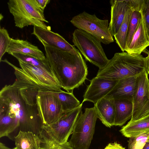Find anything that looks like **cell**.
I'll return each mask as SVG.
<instances>
[{
	"label": "cell",
	"mask_w": 149,
	"mask_h": 149,
	"mask_svg": "<svg viewBox=\"0 0 149 149\" xmlns=\"http://www.w3.org/2000/svg\"><path fill=\"white\" fill-rule=\"evenodd\" d=\"M46 59L62 88L68 92L87 79L88 68L80 52H70L44 46Z\"/></svg>",
	"instance_id": "obj_1"
},
{
	"label": "cell",
	"mask_w": 149,
	"mask_h": 149,
	"mask_svg": "<svg viewBox=\"0 0 149 149\" xmlns=\"http://www.w3.org/2000/svg\"><path fill=\"white\" fill-rule=\"evenodd\" d=\"M0 113L12 118L19 131L31 132L39 135L43 125L37 105H29L25 102L19 88L6 85L0 91Z\"/></svg>",
	"instance_id": "obj_2"
},
{
	"label": "cell",
	"mask_w": 149,
	"mask_h": 149,
	"mask_svg": "<svg viewBox=\"0 0 149 149\" xmlns=\"http://www.w3.org/2000/svg\"><path fill=\"white\" fill-rule=\"evenodd\" d=\"M1 61L14 70L16 79L12 85L13 87L19 88H29L41 91L58 92L63 91L58 81L53 73L20 61H18L20 68L6 59Z\"/></svg>",
	"instance_id": "obj_3"
},
{
	"label": "cell",
	"mask_w": 149,
	"mask_h": 149,
	"mask_svg": "<svg viewBox=\"0 0 149 149\" xmlns=\"http://www.w3.org/2000/svg\"><path fill=\"white\" fill-rule=\"evenodd\" d=\"M147 57L130 54L126 52L115 53L103 68L99 69L96 76L113 81H118L137 76L146 70Z\"/></svg>",
	"instance_id": "obj_4"
},
{
	"label": "cell",
	"mask_w": 149,
	"mask_h": 149,
	"mask_svg": "<svg viewBox=\"0 0 149 149\" xmlns=\"http://www.w3.org/2000/svg\"><path fill=\"white\" fill-rule=\"evenodd\" d=\"M7 4L16 26L22 29L32 25L51 30V27L45 23L49 22L45 17L44 11L36 0H9Z\"/></svg>",
	"instance_id": "obj_5"
},
{
	"label": "cell",
	"mask_w": 149,
	"mask_h": 149,
	"mask_svg": "<svg viewBox=\"0 0 149 149\" xmlns=\"http://www.w3.org/2000/svg\"><path fill=\"white\" fill-rule=\"evenodd\" d=\"M82 103L75 109L65 112L55 123L47 125H43L39 135L42 142H52L61 144L67 142L82 111Z\"/></svg>",
	"instance_id": "obj_6"
},
{
	"label": "cell",
	"mask_w": 149,
	"mask_h": 149,
	"mask_svg": "<svg viewBox=\"0 0 149 149\" xmlns=\"http://www.w3.org/2000/svg\"><path fill=\"white\" fill-rule=\"evenodd\" d=\"M72 42L86 60L97 67L104 68L109 60L107 57L101 44L97 38L79 29L72 34Z\"/></svg>",
	"instance_id": "obj_7"
},
{
	"label": "cell",
	"mask_w": 149,
	"mask_h": 149,
	"mask_svg": "<svg viewBox=\"0 0 149 149\" xmlns=\"http://www.w3.org/2000/svg\"><path fill=\"white\" fill-rule=\"evenodd\" d=\"M97 114L94 107L81 112L69 142L74 149H88L94 133Z\"/></svg>",
	"instance_id": "obj_8"
},
{
	"label": "cell",
	"mask_w": 149,
	"mask_h": 149,
	"mask_svg": "<svg viewBox=\"0 0 149 149\" xmlns=\"http://www.w3.org/2000/svg\"><path fill=\"white\" fill-rule=\"evenodd\" d=\"M70 22L78 29L93 36L105 45L114 41L108 19H100L95 14L84 11L73 17Z\"/></svg>",
	"instance_id": "obj_9"
},
{
	"label": "cell",
	"mask_w": 149,
	"mask_h": 149,
	"mask_svg": "<svg viewBox=\"0 0 149 149\" xmlns=\"http://www.w3.org/2000/svg\"><path fill=\"white\" fill-rule=\"evenodd\" d=\"M37 101L38 111L43 125L55 123L65 113L59 100L52 92L39 91Z\"/></svg>",
	"instance_id": "obj_10"
},
{
	"label": "cell",
	"mask_w": 149,
	"mask_h": 149,
	"mask_svg": "<svg viewBox=\"0 0 149 149\" xmlns=\"http://www.w3.org/2000/svg\"><path fill=\"white\" fill-rule=\"evenodd\" d=\"M137 88L132 100L133 112L130 122L138 120L149 115V79L146 70L137 76Z\"/></svg>",
	"instance_id": "obj_11"
},
{
	"label": "cell",
	"mask_w": 149,
	"mask_h": 149,
	"mask_svg": "<svg viewBox=\"0 0 149 149\" xmlns=\"http://www.w3.org/2000/svg\"><path fill=\"white\" fill-rule=\"evenodd\" d=\"M31 34L35 36L44 46H48L70 52L77 53L79 52L60 35L51 30L34 26Z\"/></svg>",
	"instance_id": "obj_12"
},
{
	"label": "cell",
	"mask_w": 149,
	"mask_h": 149,
	"mask_svg": "<svg viewBox=\"0 0 149 149\" xmlns=\"http://www.w3.org/2000/svg\"><path fill=\"white\" fill-rule=\"evenodd\" d=\"M90 81V84L87 86L84 94L82 103L89 101L95 104L107 95L118 81L96 77Z\"/></svg>",
	"instance_id": "obj_13"
},
{
	"label": "cell",
	"mask_w": 149,
	"mask_h": 149,
	"mask_svg": "<svg viewBox=\"0 0 149 149\" xmlns=\"http://www.w3.org/2000/svg\"><path fill=\"white\" fill-rule=\"evenodd\" d=\"M98 118L103 124L108 127L114 126L115 115L114 98L107 95L94 104Z\"/></svg>",
	"instance_id": "obj_14"
},
{
	"label": "cell",
	"mask_w": 149,
	"mask_h": 149,
	"mask_svg": "<svg viewBox=\"0 0 149 149\" xmlns=\"http://www.w3.org/2000/svg\"><path fill=\"white\" fill-rule=\"evenodd\" d=\"M123 79L118 81L107 95L114 99H125L132 100L137 86V76Z\"/></svg>",
	"instance_id": "obj_15"
},
{
	"label": "cell",
	"mask_w": 149,
	"mask_h": 149,
	"mask_svg": "<svg viewBox=\"0 0 149 149\" xmlns=\"http://www.w3.org/2000/svg\"><path fill=\"white\" fill-rule=\"evenodd\" d=\"M111 19L109 27L113 36L118 32L125 14L130 8L125 0H111Z\"/></svg>",
	"instance_id": "obj_16"
},
{
	"label": "cell",
	"mask_w": 149,
	"mask_h": 149,
	"mask_svg": "<svg viewBox=\"0 0 149 149\" xmlns=\"http://www.w3.org/2000/svg\"><path fill=\"white\" fill-rule=\"evenodd\" d=\"M6 52L11 54L19 53L29 55L42 60H46L45 56L38 47L26 40L12 38Z\"/></svg>",
	"instance_id": "obj_17"
},
{
	"label": "cell",
	"mask_w": 149,
	"mask_h": 149,
	"mask_svg": "<svg viewBox=\"0 0 149 149\" xmlns=\"http://www.w3.org/2000/svg\"><path fill=\"white\" fill-rule=\"evenodd\" d=\"M149 46V38L147 34L142 17L128 46L125 51L130 54L141 55Z\"/></svg>",
	"instance_id": "obj_18"
},
{
	"label": "cell",
	"mask_w": 149,
	"mask_h": 149,
	"mask_svg": "<svg viewBox=\"0 0 149 149\" xmlns=\"http://www.w3.org/2000/svg\"><path fill=\"white\" fill-rule=\"evenodd\" d=\"M115 115L114 125L121 126L131 118L133 112L132 100L125 99H114Z\"/></svg>",
	"instance_id": "obj_19"
},
{
	"label": "cell",
	"mask_w": 149,
	"mask_h": 149,
	"mask_svg": "<svg viewBox=\"0 0 149 149\" xmlns=\"http://www.w3.org/2000/svg\"><path fill=\"white\" fill-rule=\"evenodd\" d=\"M14 149H40L42 140L31 132L19 131L14 138Z\"/></svg>",
	"instance_id": "obj_20"
},
{
	"label": "cell",
	"mask_w": 149,
	"mask_h": 149,
	"mask_svg": "<svg viewBox=\"0 0 149 149\" xmlns=\"http://www.w3.org/2000/svg\"><path fill=\"white\" fill-rule=\"evenodd\" d=\"M149 131V115L138 120L129 122L120 131L124 136L130 138Z\"/></svg>",
	"instance_id": "obj_21"
},
{
	"label": "cell",
	"mask_w": 149,
	"mask_h": 149,
	"mask_svg": "<svg viewBox=\"0 0 149 149\" xmlns=\"http://www.w3.org/2000/svg\"><path fill=\"white\" fill-rule=\"evenodd\" d=\"M63 91L58 92H52L59 100L64 112L72 110L81 104L79 101L75 97L73 93Z\"/></svg>",
	"instance_id": "obj_22"
},
{
	"label": "cell",
	"mask_w": 149,
	"mask_h": 149,
	"mask_svg": "<svg viewBox=\"0 0 149 149\" xmlns=\"http://www.w3.org/2000/svg\"><path fill=\"white\" fill-rule=\"evenodd\" d=\"M133 11L130 8L127 10L118 32L113 36L116 43L123 52L125 51L126 49L128 26Z\"/></svg>",
	"instance_id": "obj_23"
},
{
	"label": "cell",
	"mask_w": 149,
	"mask_h": 149,
	"mask_svg": "<svg viewBox=\"0 0 149 149\" xmlns=\"http://www.w3.org/2000/svg\"><path fill=\"white\" fill-rule=\"evenodd\" d=\"M11 55L18 61H20L30 64L41 69L53 73L47 60H42L37 58L31 56L19 53H13Z\"/></svg>",
	"instance_id": "obj_24"
},
{
	"label": "cell",
	"mask_w": 149,
	"mask_h": 149,
	"mask_svg": "<svg viewBox=\"0 0 149 149\" xmlns=\"http://www.w3.org/2000/svg\"><path fill=\"white\" fill-rule=\"evenodd\" d=\"M142 18L141 12L133 10L129 22L126 40V49L128 46Z\"/></svg>",
	"instance_id": "obj_25"
},
{
	"label": "cell",
	"mask_w": 149,
	"mask_h": 149,
	"mask_svg": "<svg viewBox=\"0 0 149 149\" xmlns=\"http://www.w3.org/2000/svg\"><path fill=\"white\" fill-rule=\"evenodd\" d=\"M149 138V131L129 138L128 149H142Z\"/></svg>",
	"instance_id": "obj_26"
},
{
	"label": "cell",
	"mask_w": 149,
	"mask_h": 149,
	"mask_svg": "<svg viewBox=\"0 0 149 149\" xmlns=\"http://www.w3.org/2000/svg\"><path fill=\"white\" fill-rule=\"evenodd\" d=\"M19 89L22 98L26 104L32 106L37 105V97L39 91L26 88Z\"/></svg>",
	"instance_id": "obj_27"
},
{
	"label": "cell",
	"mask_w": 149,
	"mask_h": 149,
	"mask_svg": "<svg viewBox=\"0 0 149 149\" xmlns=\"http://www.w3.org/2000/svg\"><path fill=\"white\" fill-rule=\"evenodd\" d=\"M12 38L7 30L4 28L0 29V61L3 55L6 52Z\"/></svg>",
	"instance_id": "obj_28"
},
{
	"label": "cell",
	"mask_w": 149,
	"mask_h": 149,
	"mask_svg": "<svg viewBox=\"0 0 149 149\" xmlns=\"http://www.w3.org/2000/svg\"><path fill=\"white\" fill-rule=\"evenodd\" d=\"M40 149H74L67 141L59 144L52 142H42Z\"/></svg>",
	"instance_id": "obj_29"
},
{
	"label": "cell",
	"mask_w": 149,
	"mask_h": 149,
	"mask_svg": "<svg viewBox=\"0 0 149 149\" xmlns=\"http://www.w3.org/2000/svg\"><path fill=\"white\" fill-rule=\"evenodd\" d=\"M140 12L142 15L147 34L149 38V0H145Z\"/></svg>",
	"instance_id": "obj_30"
},
{
	"label": "cell",
	"mask_w": 149,
	"mask_h": 149,
	"mask_svg": "<svg viewBox=\"0 0 149 149\" xmlns=\"http://www.w3.org/2000/svg\"><path fill=\"white\" fill-rule=\"evenodd\" d=\"M127 4L133 10L141 12L145 0H125Z\"/></svg>",
	"instance_id": "obj_31"
},
{
	"label": "cell",
	"mask_w": 149,
	"mask_h": 149,
	"mask_svg": "<svg viewBox=\"0 0 149 149\" xmlns=\"http://www.w3.org/2000/svg\"><path fill=\"white\" fill-rule=\"evenodd\" d=\"M104 149H126L120 144L116 142L110 143L108 144Z\"/></svg>",
	"instance_id": "obj_32"
},
{
	"label": "cell",
	"mask_w": 149,
	"mask_h": 149,
	"mask_svg": "<svg viewBox=\"0 0 149 149\" xmlns=\"http://www.w3.org/2000/svg\"><path fill=\"white\" fill-rule=\"evenodd\" d=\"M41 9L44 11L45 8L47 5L49 3L50 0H36Z\"/></svg>",
	"instance_id": "obj_33"
},
{
	"label": "cell",
	"mask_w": 149,
	"mask_h": 149,
	"mask_svg": "<svg viewBox=\"0 0 149 149\" xmlns=\"http://www.w3.org/2000/svg\"><path fill=\"white\" fill-rule=\"evenodd\" d=\"M146 70L148 74L149 75V54L147 57Z\"/></svg>",
	"instance_id": "obj_34"
},
{
	"label": "cell",
	"mask_w": 149,
	"mask_h": 149,
	"mask_svg": "<svg viewBox=\"0 0 149 149\" xmlns=\"http://www.w3.org/2000/svg\"><path fill=\"white\" fill-rule=\"evenodd\" d=\"M0 149H14L13 148L11 149L10 148L6 146L4 144L0 142Z\"/></svg>",
	"instance_id": "obj_35"
},
{
	"label": "cell",
	"mask_w": 149,
	"mask_h": 149,
	"mask_svg": "<svg viewBox=\"0 0 149 149\" xmlns=\"http://www.w3.org/2000/svg\"><path fill=\"white\" fill-rule=\"evenodd\" d=\"M142 149H149V138Z\"/></svg>",
	"instance_id": "obj_36"
},
{
	"label": "cell",
	"mask_w": 149,
	"mask_h": 149,
	"mask_svg": "<svg viewBox=\"0 0 149 149\" xmlns=\"http://www.w3.org/2000/svg\"><path fill=\"white\" fill-rule=\"evenodd\" d=\"M148 90L149 91V79L148 80Z\"/></svg>",
	"instance_id": "obj_37"
}]
</instances>
